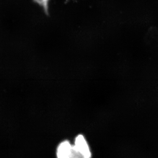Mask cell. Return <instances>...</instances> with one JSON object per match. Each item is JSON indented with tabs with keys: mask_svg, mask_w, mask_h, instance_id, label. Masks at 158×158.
Returning a JSON list of instances; mask_svg holds the SVG:
<instances>
[{
	"mask_svg": "<svg viewBox=\"0 0 158 158\" xmlns=\"http://www.w3.org/2000/svg\"><path fill=\"white\" fill-rule=\"evenodd\" d=\"M73 148L83 158H91V152L85 137L79 135L75 139Z\"/></svg>",
	"mask_w": 158,
	"mask_h": 158,
	"instance_id": "cell-1",
	"label": "cell"
},
{
	"mask_svg": "<svg viewBox=\"0 0 158 158\" xmlns=\"http://www.w3.org/2000/svg\"><path fill=\"white\" fill-rule=\"evenodd\" d=\"M73 150V145L69 141L61 142L56 149L57 158H72Z\"/></svg>",
	"mask_w": 158,
	"mask_h": 158,
	"instance_id": "cell-2",
	"label": "cell"
},
{
	"mask_svg": "<svg viewBox=\"0 0 158 158\" xmlns=\"http://www.w3.org/2000/svg\"><path fill=\"white\" fill-rule=\"evenodd\" d=\"M42 1L46 2L47 1V0H42Z\"/></svg>",
	"mask_w": 158,
	"mask_h": 158,
	"instance_id": "cell-3",
	"label": "cell"
}]
</instances>
